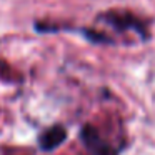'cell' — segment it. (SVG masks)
<instances>
[{"mask_svg": "<svg viewBox=\"0 0 155 155\" xmlns=\"http://www.w3.org/2000/svg\"><path fill=\"white\" fill-rule=\"evenodd\" d=\"M82 140L87 143V147L94 152V155H112V150L104 140L97 135V132L92 127H85L82 128Z\"/></svg>", "mask_w": 155, "mask_h": 155, "instance_id": "obj_2", "label": "cell"}, {"mask_svg": "<svg viewBox=\"0 0 155 155\" xmlns=\"http://www.w3.org/2000/svg\"><path fill=\"white\" fill-rule=\"evenodd\" d=\"M65 138H67V130L62 125H54L38 137V145H40L42 150H54Z\"/></svg>", "mask_w": 155, "mask_h": 155, "instance_id": "obj_1", "label": "cell"}]
</instances>
